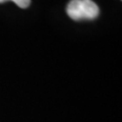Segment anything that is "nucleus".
<instances>
[{
  "label": "nucleus",
  "instance_id": "7ed1b4c3",
  "mask_svg": "<svg viewBox=\"0 0 122 122\" xmlns=\"http://www.w3.org/2000/svg\"><path fill=\"white\" fill-rule=\"evenodd\" d=\"M4 2H6L5 0H0V3H4Z\"/></svg>",
  "mask_w": 122,
  "mask_h": 122
},
{
  "label": "nucleus",
  "instance_id": "f257e3e1",
  "mask_svg": "<svg viewBox=\"0 0 122 122\" xmlns=\"http://www.w3.org/2000/svg\"><path fill=\"white\" fill-rule=\"evenodd\" d=\"M67 15L73 20H95L99 15V7L92 0H71L66 7Z\"/></svg>",
  "mask_w": 122,
  "mask_h": 122
},
{
  "label": "nucleus",
  "instance_id": "f03ea898",
  "mask_svg": "<svg viewBox=\"0 0 122 122\" xmlns=\"http://www.w3.org/2000/svg\"><path fill=\"white\" fill-rule=\"evenodd\" d=\"M5 1H13L20 8H26L30 4V0H5Z\"/></svg>",
  "mask_w": 122,
  "mask_h": 122
}]
</instances>
